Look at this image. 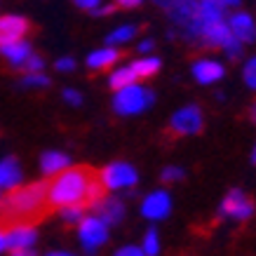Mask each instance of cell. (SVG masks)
<instances>
[{
    "instance_id": "1",
    "label": "cell",
    "mask_w": 256,
    "mask_h": 256,
    "mask_svg": "<svg viewBox=\"0 0 256 256\" xmlns=\"http://www.w3.org/2000/svg\"><path fill=\"white\" fill-rule=\"evenodd\" d=\"M106 188L101 186L99 174L90 167H66L54 174V181L47 184V202L52 210H62L68 204L92 207L104 198Z\"/></svg>"
},
{
    "instance_id": "2",
    "label": "cell",
    "mask_w": 256,
    "mask_h": 256,
    "mask_svg": "<svg viewBox=\"0 0 256 256\" xmlns=\"http://www.w3.org/2000/svg\"><path fill=\"white\" fill-rule=\"evenodd\" d=\"M52 212L54 210L47 202V181L16 186L8 198H0V228L31 226Z\"/></svg>"
},
{
    "instance_id": "3",
    "label": "cell",
    "mask_w": 256,
    "mask_h": 256,
    "mask_svg": "<svg viewBox=\"0 0 256 256\" xmlns=\"http://www.w3.org/2000/svg\"><path fill=\"white\" fill-rule=\"evenodd\" d=\"M172 24V38H178L188 45L202 42V14L200 5L195 0H174V5L167 10Z\"/></svg>"
},
{
    "instance_id": "4",
    "label": "cell",
    "mask_w": 256,
    "mask_h": 256,
    "mask_svg": "<svg viewBox=\"0 0 256 256\" xmlns=\"http://www.w3.org/2000/svg\"><path fill=\"white\" fill-rule=\"evenodd\" d=\"M153 101H156V94L134 82V85L118 90L116 99H113V110L118 116H136L141 110H146Z\"/></svg>"
},
{
    "instance_id": "5",
    "label": "cell",
    "mask_w": 256,
    "mask_h": 256,
    "mask_svg": "<svg viewBox=\"0 0 256 256\" xmlns=\"http://www.w3.org/2000/svg\"><path fill=\"white\" fill-rule=\"evenodd\" d=\"M101 186L106 190H130V188L139 181V174L132 164L127 162H113L99 174Z\"/></svg>"
},
{
    "instance_id": "6",
    "label": "cell",
    "mask_w": 256,
    "mask_h": 256,
    "mask_svg": "<svg viewBox=\"0 0 256 256\" xmlns=\"http://www.w3.org/2000/svg\"><path fill=\"white\" fill-rule=\"evenodd\" d=\"M78 238H80L82 249L92 254V252H96L101 244H106V240H108V224H104L96 214L82 216L80 228H78Z\"/></svg>"
},
{
    "instance_id": "7",
    "label": "cell",
    "mask_w": 256,
    "mask_h": 256,
    "mask_svg": "<svg viewBox=\"0 0 256 256\" xmlns=\"http://www.w3.org/2000/svg\"><path fill=\"white\" fill-rule=\"evenodd\" d=\"M202 130V110L198 106H184L181 110H176L170 120L167 134L176 136H193Z\"/></svg>"
},
{
    "instance_id": "8",
    "label": "cell",
    "mask_w": 256,
    "mask_h": 256,
    "mask_svg": "<svg viewBox=\"0 0 256 256\" xmlns=\"http://www.w3.org/2000/svg\"><path fill=\"white\" fill-rule=\"evenodd\" d=\"M252 214H254V202L249 200L240 188H233V190L226 193L224 202H221V210H218V216L244 221V218H249Z\"/></svg>"
},
{
    "instance_id": "9",
    "label": "cell",
    "mask_w": 256,
    "mask_h": 256,
    "mask_svg": "<svg viewBox=\"0 0 256 256\" xmlns=\"http://www.w3.org/2000/svg\"><path fill=\"white\" fill-rule=\"evenodd\" d=\"M31 31H33V24L28 22L26 16H19V14L0 16V47L19 42V40H24Z\"/></svg>"
},
{
    "instance_id": "10",
    "label": "cell",
    "mask_w": 256,
    "mask_h": 256,
    "mask_svg": "<svg viewBox=\"0 0 256 256\" xmlns=\"http://www.w3.org/2000/svg\"><path fill=\"white\" fill-rule=\"evenodd\" d=\"M172 212V198L164 190H156V193L146 195V200L141 202V214L150 221H160Z\"/></svg>"
},
{
    "instance_id": "11",
    "label": "cell",
    "mask_w": 256,
    "mask_h": 256,
    "mask_svg": "<svg viewBox=\"0 0 256 256\" xmlns=\"http://www.w3.org/2000/svg\"><path fill=\"white\" fill-rule=\"evenodd\" d=\"M233 38V33H230V28L226 26V22L221 19V22H207L202 24V47H207V50H224V45L228 42V40Z\"/></svg>"
},
{
    "instance_id": "12",
    "label": "cell",
    "mask_w": 256,
    "mask_h": 256,
    "mask_svg": "<svg viewBox=\"0 0 256 256\" xmlns=\"http://www.w3.org/2000/svg\"><path fill=\"white\" fill-rule=\"evenodd\" d=\"M92 212L104 224L116 226V224H120L124 216V202L118 200V198H106V195H104L101 200H96L92 204Z\"/></svg>"
},
{
    "instance_id": "13",
    "label": "cell",
    "mask_w": 256,
    "mask_h": 256,
    "mask_svg": "<svg viewBox=\"0 0 256 256\" xmlns=\"http://www.w3.org/2000/svg\"><path fill=\"white\" fill-rule=\"evenodd\" d=\"M38 233L33 226H12L5 230V244L10 249H33Z\"/></svg>"
},
{
    "instance_id": "14",
    "label": "cell",
    "mask_w": 256,
    "mask_h": 256,
    "mask_svg": "<svg viewBox=\"0 0 256 256\" xmlns=\"http://www.w3.org/2000/svg\"><path fill=\"white\" fill-rule=\"evenodd\" d=\"M230 33H233L235 40L240 42H254L256 40V24L254 19L244 12H238V14L230 16Z\"/></svg>"
},
{
    "instance_id": "15",
    "label": "cell",
    "mask_w": 256,
    "mask_h": 256,
    "mask_svg": "<svg viewBox=\"0 0 256 256\" xmlns=\"http://www.w3.org/2000/svg\"><path fill=\"white\" fill-rule=\"evenodd\" d=\"M193 76L200 85H212V82H218L224 78V66L218 62H212V59H200L193 64Z\"/></svg>"
},
{
    "instance_id": "16",
    "label": "cell",
    "mask_w": 256,
    "mask_h": 256,
    "mask_svg": "<svg viewBox=\"0 0 256 256\" xmlns=\"http://www.w3.org/2000/svg\"><path fill=\"white\" fill-rule=\"evenodd\" d=\"M124 56V52L120 50H113V47H106V50H96L87 56V66L92 70H108L113 64H118Z\"/></svg>"
},
{
    "instance_id": "17",
    "label": "cell",
    "mask_w": 256,
    "mask_h": 256,
    "mask_svg": "<svg viewBox=\"0 0 256 256\" xmlns=\"http://www.w3.org/2000/svg\"><path fill=\"white\" fill-rule=\"evenodd\" d=\"M70 164V158L66 153H59V150H47L40 158V170L45 176H54L59 172H64Z\"/></svg>"
},
{
    "instance_id": "18",
    "label": "cell",
    "mask_w": 256,
    "mask_h": 256,
    "mask_svg": "<svg viewBox=\"0 0 256 256\" xmlns=\"http://www.w3.org/2000/svg\"><path fill=\"white\" fill-rule=\"evenodd\" d=\"M31 42L28 40H19V42H12V45H2L0 47V54L5 56L14 68H19L26 59H28V54H31Z\"/></svg>"
},
{
    "instance_id": "19",
    "label": "cell",
    "mask_w": 256,
    "mask_h": 256,
    "mask_svg": "<svg viewBox=\"0 0 256 256\" xmlns=\"http://www.w3.org/2000/svg\"><path fill=\"white\" fill-rule=\"evenodd\" d=\"M19 181H22V170H19V162L14 158L0 160V188L12 190V188L19 186Z\"/></svg>"
},
{
    "instance_id": "20",
    "label": "cell",
    "mask_w": 256,
    "mask_h": 256,
    "mask_svg": "<svg viewBox=\"0 0 256 256\" xmlns=\"http://www.w3.org/2000/svg\"><path fill=\"white\" fill-rule=\"evenodd\" d=\"M130 68L134 70L136 80L150 78V76H156L158 70H160V59H156V56H146V59H139V62L130 64Z\"/></svg>"
},
{
    "instance_id": "21",
    "label": "cell",
    "mask_w": 256,
    "mask_h": 256,
    "mask_svg": "<svg viewBox=\"0 0 256 256\" xmlns=\"http://www.w3.org/2000/svg\"><path fill=\"white\" fill-rule=\"evenodd\" d=\"M136 82V76H134V70L130 68V66H124V68H118L113 76H110V80H108V85H110V90H122V87H127V85H134Z\"/></svg>"
},
{
    "instance_id": "22",
    "label": "cell",
    "mask_w": 256,
    "mask_h": 256,
    "mask_svg": "<svg viewBox=\"0 0 256 256\" xmlns=\"http://www.w3.org/2000/svg\"><path fill=\"white\" fill-rule=\"evenodd\" d=\"M85 216V204H68L62 207V218L66 224H80Z\"/></svg>"
},
{
    "instance_id": "23",
    "label": "cell",
    "mask_w": 256,
    "mask_h": 256,
    "mask_svg": "<svg viewBox=\"0 0 256 256\" xmlns=\"http://www.w3.org/2000/svg\"><path fill=\"white\" fill-rule=\"evenodd\" d=\"M144 254L146 256H158L160 254V240H158V230L150 228L146 235H144Z\"/></svg>"
},
{
    "instance_id": "24",
    "label": "cell",
    "mask_w": 256,
    "mask_h": 256,
    "mask_svg": "<svg viewBox=\"0 0 256 256\" xmlns=\"http://www.w3.org/2000/svg\"><path fill=\"white\" fill-rule=\"evenodd\" d=\"M136 31H139L136 26H120V28H116L106 40H108L110 45H116V42H127V40H132L134 36H136Z\"/></svg>"
},
{
    "instance_id": "25",
    "label": "cell",
    "mask_w": 256,
    "mask_h": 256,
    "mask_svg": "<svg viewBox=\"0 0 256 256\" xmlns=\"http://www.w3.org/2000/svg\"><path fill=\"white\" fill-rule=\"evenodd\" d=\"M22 87H50V78L42 73H26L19 82Z\"/></svg>"
},
{
    "instance_id": "26",
    "label": "cell",
    "mask_w": 256,
    "mask_h": 256,
    "mask_svg": "<svg viewBox=\"0 0 256 256\" xmlns=\"http://www.w3.org/2000/svg\"><path fill=\"white\" fill-rule=\"evenodd\" d=\"M42 66H45V62H42V56L40 54H28V59L19 66V70H24V73H40L42 70Z\"/></svg>"
},
{
    "instance_id": "27",
    "label": "cell",
    "mask_w": 256,
    "mask_h": 256,
    "mask_svg": "<svg viewBox=\"0 0 256 256\" xmlns=\"http://www.w3.org/2000/svg\"><path fill=\"white\" fill-rule=\"evenodd\" d=\"M244 82H247L252 90H256V56H252L244 66Z\"/></svg>"
},
{
    "instance_id": "28",
    "label": "cell",
    "mask_w": 256,
    "mask_h": 256,
    "mask_svg": "<svg viewBox=\"0 0 256 256\" xmlns=\"http://www.w3.org/2000/svg\"><path fill=\"white\" fill-rule=\"evenodd\" d=\"M224 50H226V54L230 56V59H240L242 56V42L240 40H235V38L228 40V42L224 45Z\"/></svg>"
},
{
    "instance_id": "29",
    "label": "cell",
    "mask_w": 256,
    "mask_h": 256,
    "mask_svg": "<svg viewBox=\"0 0 256 256\" xmlns=\"http://www.w3.org/2000/svg\"><path fill=\"white\" fill-rule=\"evenodd\" d=\"M186 176V172L181 167H164L162 170V181H181Z\"/></svg>"
},
{
    "instance_id": "30",
    "label": "cell",
    "mask_w": 256,
    "mask_h": 256,
    "mask_svg": "<svg viewBox=\"0 0 256 256\" xmlns=\"http://www.w3.org/2000/svg\"><path fill=\"white\" fill-rule=\"evenodd\" d=\"M64 99L68 101L70 106H80L82 104V94L76 92V90H64Z\"/></svg>"
},
{
    "instance_id": "31",
    "label": "cell",
    "mask_w": 256,
    "mask_h": 256,
    "mask_svg": "<svg viewBox=\"0 0 256 256\" xmlns=\"http://www.w3.org/2000/svg\"><path fill=\"white\" fill-rule=\"evenodd\" d=\"M116 256H146V254H144V249H141V247H134V244H130V247L118 249Z\"/></svg>"
},
{
    "instance_id": "32",
    "label": "cell",
    "mask_w": 256,
    "mask_h": 256,
    "mask_svg": "<svg viewBox=\"0 0 256 256\" xmlns=\"http://www.w3.org/2000/svg\"><path fill=\"white\" fill-rule=\"evenodd\" d=\"M56 70H73L76 68V62L70 59V56H64V59H56Z\"/></svg>"
},
{
    "instance_id": "33",
    "label": "cell",
    "mask_w": 256,
    "mask_h": 256,
    "mask_svg": "<svg viewBox=\"0 0 256 256\" xmlns=\"http://www.w3.org/2000/svg\"><path fill=\"white\" fill-rule=\"evenodd\" d=\"M73 2H76L78 8H82V10H90V12H92L94 8H99V2H101V0H73Z\"/></svg>"
},
{
    "instance_id": "34",
    "label": "cell",
    "mask_w": 256,
    "mask_h": 256,
    "mask_svg": "<svg viewBox=\"0 0 256 256\" xmlns=\"http://www.w3.org/2000/svg\"><path fill=\"white\" fill-rule=\"evenodd\" d=\"M113 12H116V5H106V8H94V10H92V14H96V16L113 14Z\"/></svg>"
},
{
    "instance_id": "35",
    "label": "cell",
    "mask_w": 256,
    "mask_h": 256,
    "mask_svg": "<svg viewBox=\"0 0 256 256\" xmlns=\"http://www.w3.org/2000/svg\"><path fill=\"white\" fill-rule=\"evenodd\" d=\"M120 8H127V10H132V8H139L141 5V0H116Z\"/></svg>"
},
{
    "instance_id": "36",
    "label": "cell",
    "mask_w": 256,
    "mask_h": 256,
    "mask_svg": "<svg viewBox=\"0 0 256 256\" xmlns=\"http://www.w3.org/2000/svg\"><path fill=\"white\" fill-rule=\"evenodd\" d=\"M12 256H36L33 249H12Z\"/></svg>"
},
{
    "instance_id": "37",
    "label": "cell",
    "mask_w": 256,
    "mask_h": 256,
    "mask_svg": "<svg viewBox=\"0 0 256 256\" xmlns=\"http://www.w3.org/2000/svg\"><path fill=\"white\" fill-rule=\"evenodd\" d=\"M158 8H162V10H170L172 5H174V0H153Z\"/></svg>"
},
{
    "instance_id": "38",
    "label": "cell",
    "mask_w": 256,
    "mask_h": 256,
    "mask_svg": "<svg viewBox=\"0 0 256 256\" xmlns=\"http://www.w3.org/2000/svg\"><path fill=\"white\" fill-rule=\"evenodd\" d=\"M153 50V40H144L139 45V52H150Z\"/></svg>"
},
{
    "instance_id": "39",
    "label": "cell",
    "mask_w": 256,
    "mask_h": 256,
    "mask_svg": "<svg viewBox=\"0 0 256 256\" xmlns=\"http://www.w3.org/2000/svg\"><path fill=\"white\" fill-rule=\"evenodd\" d=\"M5 247H8V244H5V230L0 228V252H2Z\"/></svg>"
},
{
    "instance_id": "40",
    "label": "cell",
    "mask_w": 256,
    "mask_h": 256,
    "mask_svg": "<svg viewBox=\"0 0 256 256\" xmlns=\"http://www.w3.org/2000/svg\"><path fill=\"white\" fill-rule=\"evenodd\" d=\"M249 118H252V122H256V104L249 108Z\"/></svg>"
},
{
    "instance_id": "41",
    "label": "cell",
    "mask_w": 256,
    "mask_h": 256,
    "mask_svg": "<svg viewBox=\"0 0 256 256\" xmlns=\"http://www.w3.org/2000/svg\"><path fill=\"white\" fill-rule=\"evenodd\" d=\"M47 256H73V254H68V252H50Z\"/></svg>"
},
{
    "instance_id": "42",
    "label": "cell",
    "mask_w": 256,
    "mask_h": 256,
    "mask_svg": "<svg viewBox=\"0 0 256 256\" xmlns=\"http://www.w3.org/2000/svg\"><path fill=\"white\" fill-rule=\"evenodd\" d=\"M252 162L256 164V146H254V153H252Z\"/></svg>"
}]
</instances>
